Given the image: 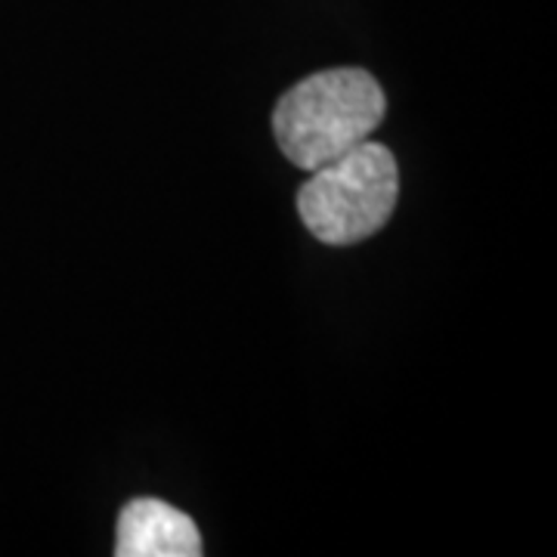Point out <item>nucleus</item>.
Listing matches in <instances>:
<instances>
[{"label":"nucleus","mask_w":557,"mask_h":557,"mask_svg":"<svg viewBox=\"0 0 557 557\" xmlns=\"http://www.w3.org/2000/svg\"><path fill=\"white\" fill-rule=\"evenodd\" d=\"M384 112L387 97L366 69H329L282 94L273 109V134L282 156L310 174L372 139Z\"/></svg>","instance_id":"1"},{"label":"nucleus","mask_w":557,"mask_h":557,"mask_svg":"<svg viewBox=\"0 0 557 557\" xmlns=\"http://www.w3.org/2000/svg\"><path fill=\"white\" fill-rule=\"evenodd\" d=\"M399 168L384 143H359L350 152L310 171L298 189V214L322 245L347 248L372 239L394 218Z\"/></svg>","instance_id":"2"},{"label":"nucleus","mask_w":557,"mask_h":557,"mask_svg":"<svg viewBox=\"0 0 557 557\" xmlns=\"http://www.w3.org/2000/svg\"><path fill=\"white\" fill-rule=\"evenodd\" d=\"M196 520L161 498H134L121 508L115 530L119 557H201Z\"/></svg>","instance_id":"3"}]
</instances>
